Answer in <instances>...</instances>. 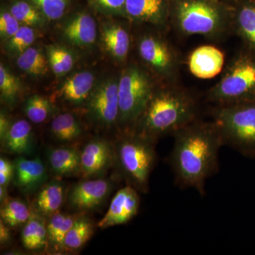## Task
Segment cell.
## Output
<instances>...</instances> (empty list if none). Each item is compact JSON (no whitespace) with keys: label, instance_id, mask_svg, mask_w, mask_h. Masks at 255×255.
Returning a JSON list of instances; mask_svg holds the SVG:
<instances>
[{"label":"cell","instance_id":"cell-1","mask_svg":"<svg viewBox=\"0 0 255 255\" xmlns=\"http://www.w3.org/2000/svg\"><path fill=\"white\" fill-rule=\"evenodd\" d=\"M170 162L180 187L205 194L206 180L219 170V151L223 144L213 122L196 119L174 134Z\"/></svg>","mask_w":255,"mask_h":255},{"label":"cell","instance_id":"cell-2","mask_svg":"<svg viewBox=\"0 0 255 255\" xmlns=\"http://www.w3.org/2000/svg\"><path fill=\"white\" fill-rule=\"evenodd\" d=\"M199 105L179 83H161L152 94L132 131L155 140L172 134L198 119Z\"/></svg>","mask_w":255,"mask_h":255},{"label":"cell","instance_id":"cell-3","mask_svg":"<svg viewBox=\"0 0 255 255\" xmlns=\"http://www.w3.org/2000/svg\"><path fill=\"white\" fill-rule=\"evenodd\" d=\"M233 15L222 0H169V25L184 36L222 39L233 31Z\"/></svg>","mask_w":255,"mask_h":255},{"label":"cell","instance_id":"cell-4","mask_svg":"<svg viewBox=\"0 0 255 255\" xmlns=\"http://www.w3.org/2000/svg\"><path fill=\"white\" fill-rule=\"evenodd\" d=\"M206 99L216 105L255 101V53L244 48L235 55Z\"/></svg>","mask_w":255,"mask_h":255},{"label":"cell","instance_id":"cell-5","mask_svg":"<svg viewBox=\"0 0 255 255\" xmlns=\"http://www.w3.org/2000/svg\"><path fill=\"white\" fill-rule=\"evenodd\" d=\"M212 119L224 145L248 158H255V101L216 105Z\"/></svg>","mask_w":255,"mask_h":255},{"label":"cell","instance_id":"cell-6","mask_svg":"<svg viewBox=\"0 0 255 255\" xmlns=\"http://www.w3.org/2000/svg\"><path fill=\"white\" fill-rule=\"evenodd\" d=\"M159 83L145 67L131 64L124 68L119 78V122L133 128Z\"/></svg>","mask_w":255,"mask_h":255},{"label":"cell","instance_id":"cell-7","mask_svg":"<svg viewBox=\"0 0 255 255\" xmlns=\"http://www.w3.org/2000/svg\"><path fill=\"white\" fill-rule=\"evenodd\" d=\"M155 140L130 130L118 145L119 164L130 185L146 191L155 164Z\"/></svg>","mask_w":255,"mask_h":255},{"label":"cell","instance_id":"cell-8","mask_svg":"<svg viewBox=\"0 0 255 255\" xmlns=\"http://www.w3.org/2000/svg\"><path fill=\"white\" fill-rule=\"evenodd\" d=\"M137 50L145 68L159 82L178 83L180 57L168 40L158 33H143L137 39Z\"/></svg>","mask_w":255,"mask_h":255},{"label":"cell","instance_id":"cell-9","mask_svg":"<svg viewBox=\"0 0 255 255\" xmlns=\"http://www.w3.org/2000/svg\"><path fill=\"white\" fill-rule=\"evenodd\" d=\"M119 75L97 81L87 101L90 117L102 125H113L119 122Z\"/></svg>","mask_w":255,"mask_h":255},{"label":"cell","instance_id":"cell-10","mask_svg":"<svg viewBox=\"0 0 255 255\" xmlns=\"http://www.w3.org/2000/svg\"><path fill=\"white\" fill-rule=\"evenodd\" d=\"M137 191L130 184L121 189L114 196L107 214L99 222V227L105 229L125 224L133 219L140 207Z\"/></svg>","mask_w":255,"mask_h":255},{"label":"cell","instance_id":"cell-11","mask_svg":"<svg viewBox=\"0 0 255 255\" xmlns=\"http://www.w3.org/2000/svg\"><path fill=\"white\" fill-rule=\"evenodd\" d=\"M127 18L166 29L169 25V0H127Z\"/></svg>","mask_w":255,"mask_h":255},{"label":"cell","instance_id":"cell-12","mask_svg":"<svg viewBox=\"0 0 255 255\" xmlns=\"http://www.w3.org/2000/svg\"><path fill=\"white\" fill-rule=\"evenodd\" d=\"M61 33L69 44L78 48H88L93 46L97 40V22L87 11L76 12L64 21Z\"/></svg>","mask_w":255,"mask_h":255},{"label":"cell","instance_id":"cell-13","mask_svg":"<svg viewBox=\"0 0 255 255\" xmlns=\"http://www.w3.org/2000/svg\"><path fill=\"white\" fill-rule=\"evenodd\" d=\"M225 55L217 47L206 45L196 48L188 58L189 71L196 78L211 79L222 71Z\"/></svg>","mask_w":255,"mask_h":255},{"label":"cell","instance_id":"cell-14","mask_svg":"<svg viewBox=\"0 0 255 255\" xmlns=\"http://www.w3.org/2000/svg\"><path fill=\"white\" fill-rule=\"evenodd\" d=\"M101 43L104 49L118 63L127 61L130 48V35L122 23L106 21L100 28Z\"/></svg>","mask_w":255,"mask_h":255},{"label":"cell","instance_id":"cell-15","mask_svg":"<svg viewBox=\"0 0 255 255\" xmlns=\"http://www.w3.org/2000/svg\"><path fill=\"white\" fill-rule=\"evenodd\" d=\"M233 5V31L255 53V0H236Z\"/></svg>","mask_w":255,"mask_h":255},{"label":"cell","instance_id":"cell-16","mask_svg":"<svg viewBox=\"0 0 255 255\" xmlns=\"http://www.w3.org/2000/svg\"><path fill=\"white\" fill-rule=\"evenodd\" d=\"M110 191V183L104 179L82 182L74 187L69 202L78 210H89L100 205Z\"/></svg>","mask_w":255,"mask_h":255},{"label":"cell","instance_id":"cell-17","mask_svg":"<svg viewBox=\"0 0 255 255\" xmlns=\"http://www.w3.org/2000/svg\"><path fill=\"white\" fill-rule=\"evenodd\" d=\"M97 80L89 70H81L68 77L62 83L58 91L60 98L74 105L86 103Z\"/></svg>","mask_w":255,"mask_h":255},{"label":"cell","instance_id":"cell-18","mask_svg":"<svg viewBox=\"0 0 255 255\" xmlns=\"http://www.w3.org/2000/svg\"><path fill=\"white\" fill-rule=\"evenodd\" d=\"M15 181L24 192H32L46 180L44 164L39 158L19 157L15 161Z\"/></svg>","mask_w":255,"mask_h":255},{"label":"cell","instance_id":"cell-19","mask_svg":"<svg viewBox=\"0 0 255 255\" xmlns=\"http://www.w3.org/2000/svg\"><path fill=\"white\" fill-rule=\"evenodd\" d=\"M113 159L110 146L103 140H93L87 144L81 153V170L87 177L105 170Z\"/></svg>","mask_w":255,"mask_h":255},{"label":"cell","instance_id":"cell-20","mask_svg":"<svg viewBox=\"0 0 255 255\" xmlns=\"http://www.w3.org/2000/svg\"><path fill=\"white\" fill-rule=\"evenodd\" d=\"M6 150L16 154H26L33 146V132L27 121H16L11 124L4 140L1 142Z\"/></svg>","mask_w":255,"mask_h":255},{"label":"cell","instance_id":"cell-21","mask_svg":"<svg viewBox=\"0 0 255 255\" xmlns=\"http://www.w3.org/2000/svg\"><path fill=\"white\" fill-rule=\"evenodd\" d=\"M49 163L58 175H73L81 169V154L72 147H58L50 151Z\"/></svg>","mask_w":255,"mask_h":255},{"label":"cell","instance_id":"cell-22","mask_svg":"<svg viewBox=\"0 0 255 255\" xmlns=\"http://www.w3.org/2000/svg\"><path fill=\"white\" fill-rule=\"evenodd\" d=\"M16 65L21 71L35 78L45 76L50 68L46 53L33 46L18 55Z\"/></svg>","mask_w":255,"mask_h":255},{"label":"cell","instance_id":"cell-23","mask_svg":"<svg viewBox=\"0 0 255 255\" xmlns=\"http://www.w3.org/2000/svg\"><path fill=\"white\" fill-rule=\"evenodd\" d=\"M46 54L50 69L57 77H63L73 70L76 57L70 48L59 44L48 45Z\"/></svg>","mask_w":255,"mask_h":255},{"label":"cell","instance_id":"cell-24","mask_svg":"<svg viewBox=\"0 0 255 255\" xmlns=\"http://www.w3.org/2000/svg\"><path fill=\"white\" fill-rule=\"evenodd\" d=\"M8 8L21 25L38 29L44 27L48 21L27 0H11Z\"/></svg>","mask_w":255,"mask_h":255},{"label":"cell","instance_id":"cell-25","mask_svg":"<svg viewBox=\"0 0 255 255\" xmlns=\"http://www.w3.org/2000/svg\"><path fill=\"white\" fill-rule=\"evenodd\" d=\"M52 133L61 141H72L80 137L82 128L78 119L70 113L58 114L51 122Z\"/></svg>","mask_w":255,"mask_h":255},{"label":"cell","instance_id":"cell-26","mask_svg":"<svg viewBox=\"0 0 255 255\" xmlns=\"http://www.w3.org/2000/svg\"><path fill=\"white\" fill-rule=\"evenodd\" d=\"M63 188L60 183L53 182L45 186L38 194L37 208L43 214H53L63 202Z\"/></svg>","mask_w":255,"mask_h":255},{"label":"cell","instance_id":"cell-27","mask_svg":"<svg viewBox=\"0 0 255 255\" xmlns=\"http://www.w3.org/2000/svg\"><path fill=\"white\" fill-rule=\"evenodd\" d=\"M93 230L91 221L87 218L75 219L73 226L65 236L63 246L70 251L80 249L91 238Z\"/></svg>","mask_w":255,"mask_h":255},{"label":"cell","instance_id":"cell-28","mask_svg":"<svg viewBox=\"0 0 255 255\" xmlns=\"http://www.w3.org/2000/svg\"><path fill=\"white\" fill-rule=\"evenodd\" d=\"M31 214L28 206L18 199L4 201L0 211L1 220L11 228L18 227L27 223Z\"/></svg>","mask_w":255,"mask_h":255},{"label":"cell","instance_id":"cell-29","mask_svg":"<svg viewBox=\"0 0 255 255\" xmlns=\"http://www.w3.org/2000/svg\"><path fill=\"white\" fill-rule=\"evenodd\" d=\"M22 86L17 77L6 68L4 63L0 64V96L1 100L8 106L14 105L21 93Z\"/></svg>","mask_w":255,"mask_h":255},{"label":"cell","instance_id":"cell-30","mask_svg":"<svg viewBox=\"0 0 255 255\" xmlns=\"http://www.w3.org/2000/svg\"><path fill=\"white\" fill-rule=\"evenodd\" d=\"M37 37L36 28L21 25L14 36L4 42L5 51L11 56L17 58L32 46Z\"/></svg>","mask_w":255,"mask_h":255},{"label":"cell","instance_id":"cell-31","mask_svg":"<svg viewBox=\"0 0 255 255\" xmlns=\"http://www.w3.org/2000/svg\"><path fill=\"white\" fill-rule=\"evenodd\" d=\"M53 110L50 101L43 96L35 95L28 97L24 106L27 118L34 124L44 122Z\"/></svg>","mask_w":255,"mask_h":255},{"label":"cell","instance_id":"cell-32","mask_svg":"<svg viewBox=\"0 0 255 255\" xmlns=\"http://www.w3.org/2000/svg\"><path fill=\"white\" fill-rule=\"evenodd\" d=\"M75 219L73 216L63 214H55L47 225V231L50 241L56 246H63L64 240Z\"/></svg>","mask_w":255,"mask_h":255},{"label":"cell","instance_id":"cell-33","mask_svg":"<svg viewBox=\"0 0 255 255\" xmlns=\"http://www.w3.org/2000/svg\"><path fill=\"white\" fill-rule=\"evenodd\" d=\"M49 21H57L67 14L71 0H27Z\"/></svg>","mask_w":255,"mask_h":255},{"label":"cell","instance_id":"cell-34","mask_svg":"<svg viewBox=\"0 0 255 255\" xmlns=\"http://www.w3.org/2000/svg\"><path fill=\"white\" fill-rule=\"evenodd\" d=\"M92 9L101 14L127 18V0H87Z\"/></svg>","mask_w":255,"mask_h":255},{"label":"cell","instance_id":"cell-35","mask_svg":"<svg viewBox=\"0 0 255 255\" xmlns=\"http://www.w3.org/2000/svg\"><path fill=\"white\" fill-rule=\"evenodd\" d=\"M21 26V23L11 14L9 8L1 7L0 11V38L3 43L14 36Z\"/></svg>","mask_w":255,"mask_h":255},{"label":"cell","instance_id":"cell-36","mask_svg":"<svg viewBox=\"0 0 255 255\" xmlns=\"http://www.w3.org/2000/svg\"><path fill=\"white\" fill-rule=\"evenodd\" d=\"M41 218L36 214H31L27 223L23 228L21 238L25 248L28 250H33V243L38 228Z\"/></svg>","mask_w":255,"mask_h":255},{"label":"cell","instance_id":"cell-37","mask_svg":"<svg viewBox=\"0 0 255 255\" xmlns=\"http://www.w3.org/2000/svg\"><path fill=\"white\" fill-rule=\"evenodd\" d=\"M14 173V165L9 159L1 157L0 158V186L6 187L9 184L13 174Z\"/></svg>","mask_w":255,"mask_h":255},{"label":"cell","instance_id":"cell-38","mask_svg":"<svg viewBox=\"0 0 255 255\" xmlns=\"http://www.w3.org/2000/svg\"><path fill=\"white\" fill-rule=\"evenodd\" d=\"M11 124L12 123H10L9 118L6 117V114L1 112L0 114V138L1 142L9 132Z\"/></svg>","mask_w":255,"mask_h":255},{"label":"cell","instance_id":"cell-39","mask_svg":"<svg viewBox=\"0 0 255 255\" xmlns=\"http://www.w3.org/2000/svg\"><path fill=\"white\" fill-rule=\"evenodd\" d=\"M10 240V231L9 226L3 222L2 220H0V243L1 244L9 242Z\"/></svg>","mask_w":255,"mask_h":255},{"label":"cell","instance_id":"cell-40","mask_svg":"<svg viewBox=\"0 0 255 255\" xmlns=\"http://www.w3.org/2000/svg\"><path fill=\"white\" fill-rule=\"evenodd\" d=\"M0 200L1 202H4L6 200V187L0 186Z\"/></svg>","mask_w":255,"mask_h":255},{"label":"cell","instance_id":"cell-41","mask_svg":"<svg viewBox=\"0 0 255 255\" xmlns=\"http://www.w3.org/2000/svg\"><path fill=\"white\" fill-rule=\"evenodd\" d=\"M232 1H233H233H236V0H232Z\"/></svg>","mask_w":255,"mask_h":255}]
</instances>
